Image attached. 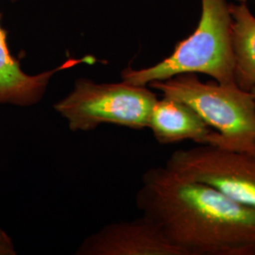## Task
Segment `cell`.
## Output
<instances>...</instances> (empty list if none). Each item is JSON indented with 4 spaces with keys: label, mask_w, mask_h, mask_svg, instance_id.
<instances>
[{
    "label": "cell",
    "mask_w": 255,
    "mask_h": 255,
    "mask_svg": "<svg viewBox=\"0 0 255 255\" xmlns=\"http://www.w3.org/2000/svg\"><path fill=\"white\" fill-rule=\"evenodd\" d=\"M96 58H71L51 70L37 75L23 71L18 60L9 51L7 33L0 25V105L30 107L43 100L55 74L81 64H94Z\"/></svg>",
    "instance_id": "obj_7"
},
{
    "label": "cell",
    "mask_w": 255,
    "mask_h": 255,
    "mask_svg": "<svg viewBox=\"0 0 255 255\" xmlns=\"http://www.w3.org/2000/svg\"><path fill=\"white\" fill-rule=\"evenodd\" d=\"M147 128L162 145L185 140L213 145L217 137V131L212 130L189 105L166 97L156 101Z\"/></svg>",
    "instance_id": "obj_8"
},
{
    "label": "cell",
    "mask_w": 255,
    "mask_h": 255,
    "mask_svg": "<svg viewBox=\"0 0 255 255\" xmlns=\"http://www.w3.org/2000/svg\"><path fill=\"white\" fill-rule=\"evenodd\" d=\"M78 255H182L154 224L141 217L109 224L87 237Z\"/></svg>",
    "instance_id": "obj_6"
},
{
    "label": "cell",
    "mask_w": 255,
    "mask_h": 255,
    "mask_svg": "<svg viewBox=\"0 0 255 255\" xmlns=\"http://www.w3.org/2000/svg\"><path fill=\"white\" fill-rule=\"evenodd\" d=\"M165 166L255 210V153L198 144L192 148L174 151Z\"/></svg>",
    "instance_id": "obj_5"
},
{
    "label": "cell",
    "mask_w": 255,
    "mask_h": 255,
    "mask_svg": "<svg viewBox=\"0 0 255 255\" xmlns=\"http://www.w3.org/2000/svg\"><path fill=\"white\" fill-rule=\"evenodd\" d=\"M11 1H17V0H11Z\"/></svg>",
    "instance_id": "obj_13"
},
{
    "label": "cell",
    "mask_w": 255,
    "mask_h": 255,
    "mask_svg": "<svg viewBox=\"0 0 255 255\" xmlns=\"http://www.w3.org/2000/svg\"><path fill=\"white\" fill-rule=\"evenodd\" d=\"M239 3H241V2H246L247 0H237ZM255 2V0H254Z\"/></svg>",
    "instance_id": "obj_12"
},
{
    "label": "cell",
    "mask_w": 255,
    "mask_h": 255,
    "mask_svg": "<svg viewBox=\"0 0 255 255\" xmlns=\"http://www.w3.org/2000/svg\"><path fill=\"white\" fill-rule=\"evenodd\" d=\"M157 95L147 86L127 82L98 83L78 79L72 91L54 104L72 131H90L101 124L133 129L148 126Z\"/></svg>",
    "instance_id": "obj_4"
},
{
    "label": "cell",
    "mask_w": 255,
    "mask_h": 255,
    "mask_svg": "<svg viewBox=\"0 0 255 255\" xmlns=\"http://www.w3.org/2000/svg\"><path fill=\"white\" fill-rule=\"evenodd\" d=\"M136 205L182 255H255V210L165 165L143 175Z\"/></svg>",
    "instance_id": "obj_1"
},
{
    "label": "cell",
    "mask_w": 255,
    "mask_h": 255,
    "mask_svg": "<svg viewBox=\"0 0 255 255\" xmlns=\"http://www.w3.org/2000/svg\"><path fill=\"white\" fill-rule=\"evenodd\" d=\"M16 255V250L11 237L0 228V255Z\"/></svg>",
    "instance_id": "obj_10"
},
{
    "label": "cell",
    "mask_w": 255,
    "mask_h": 255,
    "mask_svg": "<svg viewBox=\"0 0 255 255\" xmlns=\"http://www.w3.org/2000/svg\"><path fill=\"white\" fill-rule=\"evenodd\" d=\"M251 92H252V94L254 95V97H255V86L251 90Z\"/></svg>",
    "instance_id": "obj_11"
},
{
    "label": "cell",
    "mask_w": 255,
    "mask_h": 255,
    "mask_svg": "<svg viewBox=\"0 0 255 255\" xmlns=\"http://www.w3.org/2000/svg\"><path fill=\"white\" fill-rule=\"evenodd\" d=\"M201 13L196 29L179 42L163 61L141 69L127 67L122 82L147 86L182 74H203L215 82L237 85L232 49V15L226 0H201Z\"/></svg>",
    "instance_id": "obj_2"
},
{
    "label": "cell",
    "mask_w": 255,
    "mask_h": 255,
    "mask_svg": "<svg viewBox=\"0 0 255 255\" xmlns=\"http://www.w3.org/2000/svg\"><path fill=\"white\" fill-rule=\"evenodd\" d=\"M236 84L251 92L255 86V16L246 2L230 5Z\"/></svg>",
    "instance_id": "obj_9"
},
{
    "label": "cell",
    "mask_w": 255,
    "mask_h": 255,
    "mask_svg": "<svg viewBox=\"0 0 255 255\" xmlns=\"http://www.w3.org/2000/svg\"><path fill=\"white\" fill-rule=\"evenodd\" d=\"M163 97L182 101L217 131L212 146L255 153V100L237 85L203 82L196 74H182L149 83Z\"/></svg>",
    "instance_id": "obj_3"
}]
</instances>
